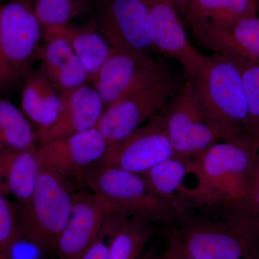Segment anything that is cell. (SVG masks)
<instances>
[{
	"instance_id": "cell-25",
	"label": "cell",
	"mask_w": 259,
	"mask_h": 259,
	"mask_svg": "<svg viewBox=\"0 0 259 259\" xmlns=\"http://www.w3.org/2000/svg\"><path fill=\"white\" fill-rule=\"evenodd\" d=\"M242 67L248 104L247 138L250 147L257 153L259 151V64Z\"/></svg>"
},
{
	"instance_id": "cell-33",
	"label": "cell",
	"mask_w": 259,
	"mask_h": 259,
	"mask_svg": "<svg viewBox=\"0 0 259 259\" xmlns=\"http://www.w3.org/2000/svg\"><path fill=\"white\" fill-rule=\"evenodd\" d=\"M0 259H4L3 258V257L1 256V255H0Z\"/></svg>"
},
{
	"instance_id": "cell-27",
	"label": "cell",
	"mask_w": 259,
	"mask_h": 259,
	"mask_svg": "<svg viewBox=\"0 0 259 259\" xmlns=\"http://www.w3.org/2000/svg\"><path fill=\"white\" fill-rule=\"evenodd\" d=\"M259 227V151L255 155L244 199L231 209Z\"/></svg>"
},
{
	"instance_id": "cell-24",
	"label": "cell",
	"mask_w": 259,
	"mask_h": 259,
	"mask_svg": "<svg viewBox=\"0 0 259 259\" xmlns=\"http://www.w3.org/2000/svg\"><path fill=\"white\" fill-rule=\"evenodd\" d=\"M83 6V0H35L32 8L44 30L71 23Z\"/></svg>"
},
{
	"instance_id": "cell-16",
	"label": "cell",
	"mask_w": 259,
	"mask_h": 259,
	"mask_svg": "<svg viewBox=\"0 0 259 259\" xmlns=\"http://www.w3.org/2000/svg\"><path fill=\"white\" fill-rule=\"evenodd\" d=\"M60 115L49 128L36 132L39 145L97 127L105 110L100 95L88 84L61 95Z\"/></svg>"
},
{
	"instance_id": "cell-3",
	"label": "cell",
	"mask_w": 259,
	"mask_h": 259,
	"mask_svg": "<svg viewBox=\"0 0 259 259\" xmlns=\"http://www.w3.org/2000/svg\"><path fill=\"white\" fill-rule=\"evenodd\" d=\"M225 209L226 215L219 218L189 213L172 238L195 259H249L259 250V227Z\"/></svg>"
},
{
	"instance_id": "cell-31",
	"label": "cell",
	"mask_w": 259,
	"mask_h": 259,
	"mask_svg": "<svg viewBox=\"0 0 259 259\" xmlns=\"http://www.w3.org/2000/svg\"><path fill=\"white\" fill-rule=\"evenodd\" d=\"M249 259H259V250L253 256L250 257Z\"/></svg>"
},
{
	"instance_id": "cell-12",
	"label": "cell",
	"mask_w": 259,
	"mask_h": 259,
	"mask_svg": "<svg viewBox=\"0 0 259 259\" xmlns=\"http://www.w3.org/2000/svg\"><path fill=\"white\" fill-rule=\"evenodd\" d=\"M101 28L113 49L147 55L155 49L153 19L144 0H112Z\"/></svg>"
},
{
	"instance_id": "cell-21",
	"label": "cell",
	"mask_w": 259,
	"mask_h": 259,
	"mask_svg": "<svg viewBox=\"0 0 259 259\" xmlns=\"http://www.w3.org/2000/svg\"><path fill=\"white\" fill-rule=\"evenodd\" d=\"M257 0H192L185 13L190 28L227 25L257 15Z\"/></svg>"
},
{
	"instance_id": "cell-28",
	"label": "cell",
	"mask_w": 259,
	"mask_h": 259,
	"mask_svg": "<svg viewBox=\"0 0 259 259\" xmlns=\"http://www.w3.org/2000/svg\"><path fill=\"white\" fill-rule=\"evenodd\" d=\"M114 231L115 224L107 216L100 235L79 259H108L109 248Z\"/></svg>"
},
{
	"instance_id": "cell-22",
	"label": "cell",
	"mask_w": 259,
	"mask_h": 259,
	"mask_svg": "<svg viewBox=\"0 0 259 259\" xmlns=\"http://www.w3.org/2000/svg\"><path fill=\"white\" fill-rule=\"evenodd\" d=\"M156 223L140 217H117L112 235L108 259H150L144 255L156 233Z\"/></svg>"
},
{
	"instance_id": "cell-13",
	"label": "cell",
	"mask_w": 259,
	"mask_h": 259,
	"mask_svg": "<svg viewBox=\"0 0 259 259\" xmlns=\"http://www.w3.org/2000/svg\"><path fill=\"white\" fill-rule=\"evenodd\" d=\"M109 210L88 189L75 192L68 222L58 239L55 253L59 259H79L100 235Z\"/></svg>"
},
{
	"instance_id": "cell-9",
	"label": "cell",
	"mask_w": 259,
	"mask_h": 259,
	"mask_svg": "<svg viewBox=\"0 0 259 259\" xmlns=\"http://www.w3.org/2000/svg\"><path fill=\"white\" fill-rule=\"evenodd\" d=\"M107 148L105 138L95 127L39 145L37 152L44 168L81 190L84 175L101 161Z\"/></svg>"
},
{
	"instance_id": "cell-30",
	"label": "cell",
	"mask_w": 259,
	"mask_h": 259,
	"mask_svg": "<svg viewBox=\"0 0 259 259\" xmlns=\"http://www.w3.org/2000/svg\"><path fill=\"white\" fill-rule=\"evenodd\" d=\"M174 1L176 4L178 10H180L182 13H185L192 0H174Z\"/></svg>"
},
{
	"instance_id": "cell-11",
	"label": "cell",
	"mask_w": 259,
	"mask_h": 259,
	"mask_svg": "<svg viewBox=\"0 0 259 259\" xmlns=\"http://www.w3.org/2000/svg\"><path fill=\"white\" fill-rule=\"evenodd\" d=\"M167 71L164 65L147 54L112 48L111 54L93 80V87L107 108Z\"/></svg>"
},
{
	"instance_id": "cell-32",
	"label": "cell",
	"mask_w": 259,
	"mask_h": 259,
	"mask_svg": "<svg viewBox=\"0 0 259 259\" xmlns=\"http://www.w3.org/2000/svg\"><path fill=\"white\" fill-rule=\"evenodd\" d=\"M257 3H258V9H259V0H257Z\"/></svg>"
},
{
	"instance_id": "cell-34",
	"label": "cell",
	"mask_w": 259,
	"mask_h": 259,
	"mask_svg": "<svg viewBox=\"0 0 259 259\" xmlns=\"http://www.w3.org/2000/svg\"><path fill=\"white\" fill-rule=\"evenodd\" d=\"M0 1H1V0H0ZM6 1H10V0H6Z\"/></svg>"
},
{
	"instance_id": "cell-7",
	"label": "cell",
	"mask_w": 259,
	"mask_h": 259,
	"mask_svg": "<svg viewBox=\"0 0 259 259\" xmlns=\"http://www.w3.org/2000/svg\"><path fill=\"white\" fill-rule=\"evenodd\" d=\"M182 83L180 78L167 71L156 81L105 108L97 127L105 138L107 147L161 113Z\"/></svg>"
},
{
	"instance_id": "cell-8",
	"label": "cell",
	"mask_w": 259,
	"mask_h": 259,
	"mask_svg": "<svg viewBox=\"0 0 259 259\" xmlns=\"http://www.w3.org/2000/svg\"><path fill=\"white\" fill-rule=\"evenodd\" d=\"M163 114L176 157L193 158L223 141L217 127L201 105L190 78L182 83Z\"/></svg>"
},
{
	"instance_id": "cell-19",
	"label": "cell",
	"mask_w": 259,
	"mask_h": 259,
	"mask_svg": "<svg viewBox=\"0 0 259 259\" xmlns=\"http://www.w3.org/2000/svg\"><path fill=\"white\" fill-rule=\"evenodd\" d=\"M192 158L176 156L165 160L143 175L158 196L187 207H198L195 196L187 186V178L193 171Z\"/></svg>"
},
{
	"instance_id": "cell-6",
	"label": "cell",
	"mask_w": 259,
	"mask_h": 259,
	"mask_svg": "<svg viewBox=\"0 0 259 259\" xmlns=\"http://www.w3.org/2000/svg\"><path fill=\"white\" fill-rule=\"evenodd\" d=\"M44 30L27 0L0 4V90L14 87L30 72Z\"/></svg>"
},
{
	"instance_id": "cell-23",
	"label": "cell",
	"mask_w": 259,
	"mask_h": 259,
	"mask_svg": "<svg viewBox=\"0 0 259 259\" xmlns=\"http://www.w3.org/2000/svg\"><path fill=\"white\" fill-rule=\"evenodd\" d=\"M37 143L36 132L23 111L0 97V148L31 149Z\"/></svg>"
},
{
	"instance_id": "cell-26",
	"label": "cell",
	"mask_w": 259,
	"mask_h": 259,
	"mask_svg": "<svg viewBox=\"0 0 259 259\" xmlns=\"http://www.w3.org/2000/svg\"><path fill=\"white\" fill-rule=\"evenodd\" d=\"M21 238L16 209L0 191V255L9 259L12 248Z\"/></svg>"
},
{
	"instance_id": "cell-4",
	"label": "cell",
	"mask_w": 259,
	"mask_h": 259,
	"mask_svg": "<svg viewBox=\"0 0 259 259\" xmlns=\"http://www.w3.org/2000/svg\"><path fill=\"white\" fill-rule=\"evenodd\" d=\"M256 153L221 141L192 158L202 182L205 208L234 209L244 199Z\"/></svg>"
},
{
	"instance_id": "cell-15",
	"label": "cell",
	"mask_w": 259,
	"mask_h": 259,
	"mask_svg": "<svg viewBox=\"0 0 259 259\" xmlns=\"http://www.w3.org/2000/svg\"><path fill=\"white\" fill-rule=\"evenodd\" d=\"M197 41L214 54L229 56L242 66L259 64V17H247L231 25L191 28Z\"/></svg>"
},
{
	"instance_id": "cell-1",
	"label": "cell",
	"mask_w": 259,
	"mask_h": 259,
	"mask_svg": "<svg viewBox=\"0 0 259 259\" xmlns=\"http://www.w3.org/2000/svg\"><path fill=\"white\" fill-rule=\"evenodd\" d=\"M189 78L223 141L250 146L246 134L248 104L241 65L229 56L213 54L205 56L197 72Z\"/></svg>"
},
{
	"instance_id": "cell-18",
	"label": "cell",
	"mask_w": 259,
	"mask_h": 259,
	"mask_svg": "<svg viewBox=\"0 0 259 259\" xmlns=\"http://www.w3.org/2000/svg\"><path fill=\"white\" fill-rule=\"evenodd\" d=\"M24 80L22 111L36 126V132L49 128L60 115L63 104L61 94L41 71H30Z\"/></svg>"
},
{
	"instance_id": "cell-17",
	"label": "cell",
	"mask_w": 259,
	"mask_h": 259,
	"mask_svg": "<svg viewBox=\"0 0 259 259\" xmlns=\"http://www.w3.org/2000/svg\"><path fill=\"white\" fill-rule=\"evenodd\" d=\"M42 166L37 147L26 150L0 148V191L12 194L20 205L31 199Z\"/></svg>"
},
{
	"instance_id": "cell-10",
	"label": "cell",
	"mask_w": 259,
	"mask_h": 259,
	"mask_svg": "<svg viewBox=\"0 0 259 259\" xmlns=\"http://www.w3.org/2000/svg\"><path fill=\"white\" fill-rule=\"evenodd\" d=\"M175 156L163 111L107 147L101 163L143 175L158 163Z\"/></svg>"
},
{
	"instance_id": "cell-20",
	"label": "cell",
	"mask_w": 259,
	"mask_h": 259,
	"mask_svg": "<svg viewBox=\"0 0 259 259\" xmlns=\"http://www.w3.org/2000/svg\"><path fill=\"white\" fill-rule=\"evenodd\" d=\"M64 36L69 41L74 54L86 68L90 81H93L112 52L110 42L101 32L93 27L66 24L57 28L44 30Z\"/></svg>"
},
{
	"instance_id": "cell-29",
	"label": "cell",
	"mask_w": 259,
	"mask_h": 259,
	"mask_svg": "<svg viewBox=\"0 0 259 259\" xmlns=\"http://www.w3.org/2000/svg\"><path fill=\"white\" fill-rule=\"evenodd\" d=\"M162 259H195L176 241L171 238V243Z\"/></svg>"
},
{
	"instance_id": "cell-5",
	"label": "cell",
	"mask_w": 259,
	"mask_h": 259,
	"mask_svg": "<svg viewBox=\"0 0 259 259\" xmlns=\"http://www.w3.org/2000/svg\"><path fill=\"white\" fill-rule=\"evenodd\" d=\"M76 189L42 166L30 202L18 214L22 237L44 252H55L56 243L71 214Z\"/></svg>"
},
{
	"instance_id": "cell-2",
	"label": "cell",
	"mask_w": 259,
	"mask_h": 259,
	"mask_svg": "<svg viewBox=\"0 0 259 259\" xmlns=\"http://www.w3.org/2000/svg\"><path fill=\"white\" fill-rule=\"evenodd\" d=\"M83 188L97 195L109 212L151 222L179 221L191 212L184 204L162 198L142 175L97 162L83 180Z\"/></svg>"
},
{
	"instance_id": "cell-14",
	"label": "cell",
	"mask_w": 259,
	"mask_h": 259,
	"mask_svg": "<svg viewBox=\"0 0 259 259\" xmlns=\"http://www.w3.org/2000/svg\"><path fill=\"white\" fill-rule=\"evenodd\" d=\"M151 12L154 28V49L175 59L192 77L204 57L191 44L174 0H144Z\"/></svg>"
}]
</instances>
